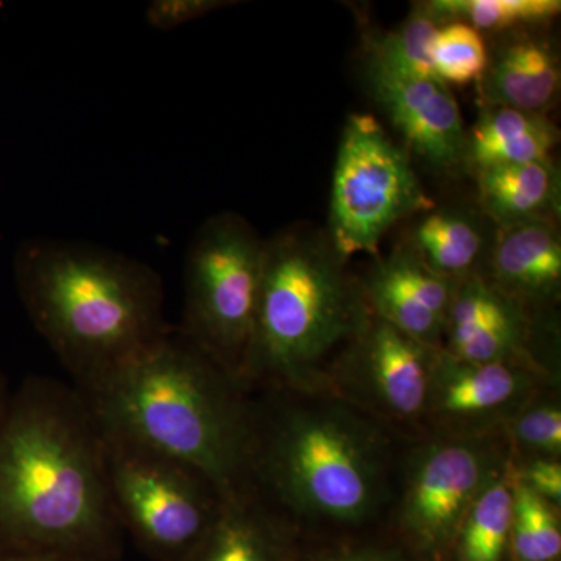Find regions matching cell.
<instances>
[{"mask_svg": "<svg viewBox=\"0 0 561 561\" xmlns=\"http://www.w3.org/2000/svg\"><path fill=\"white\" fill-rule=\"evenodd\" d=\"M438 22L427 7H421L400 31L373 44V68L398 79H437L432 69L431 44L440 27Z\"/></svg>", "mask_w": 561, "mask_h": 561, "instance_id": "44dd1931", "label": "cell"}, {"mask_svg": "<svg viewBox=\"0 0 561 561\" xmlns=\"http://www.w3.org/2000/svg\"><path fill=\"white\" fill-rule=\"evenodd\" d=\"M413 253L432 272L454 279L471 271L481 257L485 239L481 227L454 210L430 213L413 230Z\"/></svg>", "mask_w": 561, "mask_h": 561, "instance_id": "d6986e66", "label": "cell"}, {"mask_svg": "<svg viewBox=\"0 0 561 561\" xmlns=\"http://www.w3.org/2000/svg\"><path fill=\"white\" fill-rule=\"evenodd\" d=\"M516 470V468H515ZM559 508L516 476L511 546L518 561H556L561 553Z\"/></svg>", "mask_w": 561, "mask_h": 561, "instance_id": "603a6c76", "label": "cell"}, {"mask_svg": "<svg viewBox=\"0 0 561 561\" xmlns=\"http://www.w3.org/2000/svg\"><path fill=\"white\" fill-rule=\"evenodd\" d=\"M7 398H9V394L5 393V383H3L2 376H0V411L5 405Z\"/></svg>", "mask_w": 561, "mask_h": 561, "instance_id": "f546056e", "label": "cell"}, {"mask_svg": "<svg viewBox=\"0 0 561 561\" xmlns=\"http://www.w3.org/2000/svg\"><path fill=\"white\" fill-rule=\"evenodd\" d=\"M516 476L518 481L529 486L534 493L560 508L561 465L559 460L537 457L527 461L523 468H516Z\"/></svg>", "mask_w": 561, "mask_h": 561, "instance_id": "4316f807", "label": "cell"}, {"mask_svg": "<svg viewBox=\"0 0 561 561\" xmlns=\"http://www.w3.org/2000/svg\"><path fill=\"white\" fill-rule=\"evenodd\" d=\"M431 61L435 77L445 84L482 80L490 65L482 33L459 21L448 22L435 32Z\"/></svg>", "mask_w": 561, "mask_h": 561, "instance_id": "cb8c5ba5", "label": "cell"}, {"mask_svg": "<svg viewBox=\"0 0 561 561\" xmlns=\"http://www.w3.org/2000/svg\"><path fill=\"white\" fill-rule=\"evenodd\" d=\"M287 523L253 493L228 497L183 561H284Z\"/></svg>", "mask_w": 561, "mask_h": 561, "instance_id": "5bb4252c", "label": "cell"}, {"mask_svg": "<svg viewBox=\"0 0 561 561\" xmlns=\"http://www.w3.org/2000/svg\"><path fill=\"white\" fill-rule=\"evenodd\" d=\"M494 287L513 301L542 300L561 280V243L556 228L538 219L502 228L493 253Z\"/></svg>", "mask_w": 561, "mask_h": 561, "instance_id": "4fadbf2b", "label": "cell"}, {"mask_svg": "<svg viewBox=\"0 0 561 561\" xmlns=\"http://www.w3.org/2000/svg\"><path fill=\"white\" fill-rule=\"evenodd\" d=\"M368 298L378 319L423 345L440 348L438 343L442 334H445L446 321L424 308L386 262H381L371 275Z\"/></svg>", "mask_w": 561, "mask_h": 561, "instance_id": "ffe728a7", "label": "cell"}, {"mask_svg": "<svg viewBox=\"0 0 561 561\" xmlns=\"http://www.w3.org/2000/svg\"><path fill=\"white\" fill-rule=\"evenodd\" d=\"M253 402L250 491L289 518L356 524L378 508L386 476L381 435L337 402L265 391Z\"/></svg>", "mask_w": 561, "mask_h": 561, "instance_id": "277c9868", "label": "cell"}, {"mask_svg": "<svg viewBox=\"0 0 561 561\" xmlns=\"http://www.w3.org/2000/svg\"><path fill=\"white\" fill-rule=\"evenodd\" d=\"M427 9L438 21H459L478 32H501L552 20L560 0H435Z\"/></svg>", "mask_w": 561, "mask_h": 561, "instance_id": "7402d4cb", "label": "cell"}, {"mask_svg": "<svg viewBox=\"0 0 561 561\" xmlns=\"http://www.w3.org/2000/svg\"><path fill=\"white\" fill-rule=\"evenodd\" d=\"M105 438L76 386L27 379L0 411V552L117 561Z\"/></svg>", "mask_w": 561, "mask_h": 561, "instance_id": "6da1fadb", "label": "cell"}, {"mask_svg": "<svg viewBox=\"0 0 561 561\" xmlns=\"http://www.w3.org/2000/svg\"><path fill=\"white\" fill-rule=\"evenodd\" d=\"M0 561H79L51 553L35 552H0Z\"/></svg>", "mask_w": 561, "mask_h": 561, "instance_id": "83f0119b", "label": "cell"}, {"mask_svg": "<svg viewBox=\"0 0 561 561\" xmlns=\"http://www.w3.org/2000/svg\"><path fill=\"white\" fill-rule=\"evenodd\" d=\"M264 253L265 242L242 217L220 214L195 232L184 264L183 321L176 332L242 386Z\"/></svg>", "mask_w": 561, "mask_h": 561, "instance_id": "8992f818", "label": "cell"}, {"mask_svg": "<svg viewBox=\"0 0 561 561\" xmlns=\"http://www.w3.org/2000/svg\"><path fill=\"white\" fill-rule=\"evenodd\" d=\"M367 332L354 386L373 408L387 415L401 420L420 416L426 409L437 348L423 345L381 319Z\"/></svg>", "mask_w": 561, "mask_h": 561, "instance_id": "8fae6325", "label": "cell"}, {"mask_svg": "<svg viewBox=\"0 0 561 561\" xmlns=\"http://www.w3.org/2000/svg\"><path fill=\"white\" fill-rule=\"evenodd\" d=\"M483 208L502 228L542 219L557 206L559 175L552 162L494 165L479 171Z\"/></svg>", "mask_w": 561, "mask_h": 561, "instance_id": "e0dca14e", "label": "cell"}, {"mask_svg": "<svg viewBox=\"0 0 561 561\" xmlns=\"http://www.w3.org/2000/svg\"><path fill=\"white\" fill-rule=\"evenodd\" d=\"M25 311L76 381L91 386L172 331L164 284L146 262L66 239H35L18 251Z\"/></svg>", "mask_w": 561, "mask_h": 561, "instance_id": "3957f363", "label": "cell"}, {"mask_svg": "<svg viewBox=\"0 0 561 561\" xmlns=\"http://www.w3.org/2000/svg\"><path fill=\"white\" fill-rule=\"evenodd\" d=\"M364 330L362 302L337 262L300 232H280L265 242L243 386L311 394L324 357Z\"/></svg>", "mask_w": 561, "mask_h": 561, "instance_id": "5b68a950", "label": "cell"}, {"mask_svg": "<svg viewBox=\"0 0 561 561\" xmlns=\"http://www.w3.org/2000/svg\"><path fill=\"white\" fill-rule=\"evenodd\" d=\"M557 128L541 114L490 106L467 135V157L479 171L494 165L551 162Z\"/></svg>", "mask_w": 561, "mask_h": 561, "instance_id": "9a60e30c", "label": "cell"}, {"mask_svg": "<svg viewBox=\"0 0 561 561\" xmlns=\"http://www.w3.org/2000/svg\"><path fill=\"white\" fill-rule=\"evenodd\" d=\"M505 465L497 449L482 438L426 446L413 460L402 491V529L430 549L456 540L472 502Z\"/></svg>", "mask_w": 561, "mask_h": 561, "instance_id": "9c48e42d", "label": "cell"}, {"mask_svg": "<svg viewBox=\"0 0 561 561\" xmlns=\"http://www.w3.org/2000/svg\"><path fill=\"white\" fill-rule=\"evenodd\" d=\"M512 437L526 451L546 459H559L561 453V411L552 402L530 405L515 413Z\"/></svg>", "mask_w": 561, "mask_h": 561, "instance_id": "d4e9b609", "label": "cell"}, {"mask_svg": "<svg viewBox=\"0 0 561 561\" xmlns=\"http://www.w3.org/2000/svg\"><path fill=\"white\" fill-rule=\"evenodd\" d=\"M320 561H381L378 559H370V557H356V556H348V557H328V559H323Z\"/></svg>", "mask_w": 561, "mask_h": 561, "instance_id": "f1b7e54d", "label": "cell"}, {"mask_svg": "<svg viewBox=\"0 0 561 561\" xmlns=\"http://www.w3.org/2000/svg\"><path fill=\"white\" fill-rule=\"evenodd\" d=\"M531 376L518 364H474L434 351L426 409L442 421L476 423L519 408Z\"/></svg>", "mask_w": 561, "mask_h": 561, "instance_id": "7c38bea8", "label": "cell"}, {"mask_svg": "<svg viewBox=\"0 0 561 561\" xmlns=\"http://www.w3.org/2000/svg\"><path fill=\"white\" fill-rule=\"evenodd\" d=\"M111 502L124 534L154 561H183L225 497L203 472L142 446L105 437Z\"/></svg>", "mask_w": 561, "mask_h": 561, "instance_id": "52a82bcc", "label": "cell"}, {"mask_svg": "<svg viewBox=\"0 0 561 561\" xmlns=\"http://www.w3.org/2000/svg\"><path fill=\"white\" fill-rule=\"evenodd\" d=\"M408 154L370 114H351L343 127L331 192L335 254L378 253L386 232L404 217L430 213Z\"/></svg>", "mask_w": 561, "mask_h": 561, "instance_id": "ba28073f", "label": "cell"}, {"mask_svg": "<svg viewBox=\"0 0 561 561\" xmlns=\"http://www.w3.org/2000/svg\"><path fill=\"white\" fill-rule=\"evenodd\" d=\"M373 94L408 146L438 169L467 158V133L448 84L437 79H398L370 66Z\"/></svg>", "mask_w": 561, "mask_h": 561, "instance_id": "30bf717a", "label": "cell"}, {"mask_svg": "<svg viewBox=\"0 0 561 561\" xmlns=\"http://www.w3.org/2000/svg\"><path fill=\"white\" fill-rule=\"evenodd\" d=\"M230 5L227 0H151L144 16L151 28L171 32Z\"/></svg>", "mask_w": 561, "mask_h": 561, "instance_id": "484cf974", "label": "cell"}, {"mask_svg": "<svg viewBox=\"0 0 561 561\" xmlns=\"http://www.w3.org/2000/svg\"><path fill=\"white\" fill-rule=\"evenodd\" d=\"M482 81L490 106L541 114L559 91L560 69L545 44L516 41L489 65Z\"/></svg>", "mask_w": 561, "mask_h": 561, "instance_id": "2e32d148", "label": "cell"}, {"mask_svg": "<svg viewBox=\"0 0 561 561\" xmlns=\"http://www.w3.org/2000/svg\"><path fill=\"white\" fill-rule=\"evenodd\" d=\"M79 390L105 437L191 465L225 500L250 491V391L179 332Z\"/></svg>", "mask_w": 561, "mask_h": 561, "instance_id": "7a4b0ae2", "label": "cell"}, {"mask_svg": "<svg viewBox=\"0 0 561 561\" xmlns=\"http://www.w3.org/2000/svg\"><path fill=\"white\" fill-rule=\"evenodd\" d=\"M516 470H504L482 490L461 523L457 541L461 561H501L511 545Z\"/></svg>", "mask_w": 561, "mask_h": 561, "instance_id": "ac0fdd59", "label": "cell"}]
</instances>
